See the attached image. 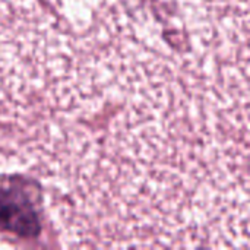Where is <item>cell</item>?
Listing matches in <instances>:
<instances>
[{
  "label": "cell",
  "instance_id": "obj_1",
  "mask_svg": "<svg viewBox=\"0 0 250 250\" xmlns=\"http://www.w3.org/2000/svg\"><path fill=\"white\" fill-rule=\"evenodd\" d=\"M0 227L22 237L40 233V220L34 204L23 188L0 182Z\"/></svg>",
  "mask_w": 250,
  "mask_h": 250
}]
</instances>
